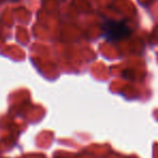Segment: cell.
I'll list each match as a JSON object with an SVG mask.
<instances>
[{
    "instance_id": "1",
    "label": "cell",
    "mask_w": 158,
    "mask_h": 158,
    "mask_svg": "<svg viewBox=\"0 0 158 158\" xmlns=\"http://www.w3.org/2000/svg\"><path fill=\"white\" fill-rule=\"evenodd\" d=\"M102 29H103V36L110 42L119 41L128 37L131 33L129 26L123 21L107 20L103 24Z\"/></svg>"
}]
</instances>
